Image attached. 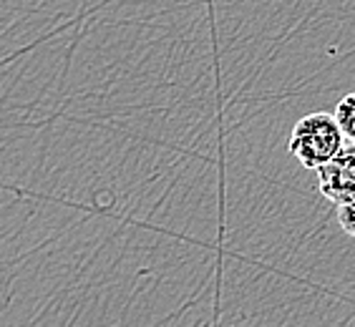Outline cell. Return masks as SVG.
Instances as JSON below:
<instances>
[{
    "label": "cell",
    "instance_id": "4",
    "mask_svg": "<svg viewBox=\"0 0 355 327\" xmlns=\"http://www.w3.org/2000/svg\"><path fill=\"white\" fill-rule=\"evenodd\" d=\"M338 224L348 237H355V199L338 206Z\"/></svg>",
    "mask_w": 355,
    "mask_h": 327
},
{
    "label": "cell",
    "instance_id": "3",
    "mask_svg": "<svg viewBox=\"0 0 355 327\" xmlns=\"http://www.w3.org/2000/svg\"><path fill=\"white\" fill-rule=\"evenodd\" d=\"M333 116L338 121V126H340L345 141H355V94L343 96Z\"/></svg>",
    "mask_w": 355,
    "mask_h": 327
},
{
    "label": "cell",
    "instance_id": "2",
    "mask_svg": "<svg viewBox=\"0 0 355 327\" xmlns=\"http://www.w3.org/2000/svg\"><path fill=\"white\" fill-rule=\"evenodd\" d=\"M318 189L328 202L348 204L355 199V141H345L343 149L318 169Z\"/></svg>",
    "mask_w": 355,
    "mask_h": 327
},
{
    "label": "cell",
    "instance_id": "1",
    "mask_svg": "<svg viewBox=\"0 0 355 327\" xmlns=\"http://www.w3.org/2000/svg\"><path fill=\"white\" fill-rule=\"evenodd\" d=\"M343 143H345V136H343L333 114L318 111V114H308L295 123L290 139H287V151L305 169L318 171L343 149Z\"/></svg>",
    "mask_w": 355,
    "mask_h": 327
}]
</instances>
